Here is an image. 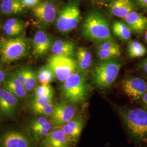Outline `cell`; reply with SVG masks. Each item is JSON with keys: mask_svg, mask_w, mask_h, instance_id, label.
<instances>
[{"mask_svg": "<svg viewBox=\"0 0 147 147\" xmlns=\"http://www.w3.org/2000/svg\"><path fill=\"white\" fill-rule=\"evenodd\" d=\"M135 1L138 5L147 10V0H135Z\"/></svg>", "mask_w": 147, "mask_h": 147, "instance_id": "cell-36", "label": "cell"}, {"mask_svg": "<svg viewBox=\"0 0 147 147\" xmlns=\"http://www.w3.org/2000/svg\"><path fill=\"white\" fill-rule=\"evenodd\" d=\"M55 108V105L53 103L50 104L49 105L45 106L42 107H40L38 109H34L32 110L33 112L35 114L40 116H44V117H49L52 115L53 111Z\"/></svg>", "mask_w": 147, "mask_h": 147, "instance_id": "cell-30", "label": "cell"}, {"mask_svg": "<svg viewBox=\"0 0 147 147\" xmlns=\"http://www.w3.org/2000/svg\"><path fill=\"white\" fill-rule=\"evenodd\" d=\"M15 75L18 80L24 85L26 79L27 69H21L18 71Z\"/></svg>", "mask_w": 147, "mask_h": 147, "instance_id": "cell-34", "label": "cell"}, {"mask_svg": "<svg viewBox=\"0 0 147 147\" xmlns=\"http://www.w3.org/2000/svg\"><path fill=\"white\" fill-rule=\"evenodd\" d=\"M96 53L101 61L113 59L120 56L121 54L120 47L115 40L99 42L96 47Z\"/></svg>", "mask_w": 147, "mask_h": 147, "instance_id": "cell-14", "label": "cell"}, {"mask_svg": "<svg viewBox=\"0 0 147 147\" xmlns=\"http://www.w3.org/2000/svg\"><path fill=\"white\" fill-rule=\"evenodd\" d=\"M0 7L1 11L7 15L21 13L25 9L21 0H2Z\"/></svg>", "mask_w": 147, "mask_h": 147, "instance_id": "cell-22", "label": "cell"}, {"mask_svg": "<svg viewBox=\"0 0 147 147\" xmlns=\"http://www.w3.org/2000/svg\"><path fill=\"white\" fill-rule=\"evenodd\" d=\"M53 89L50 84H41L35 89V96L53 98Z\"/></svg>", "mask_w": 147, "mask_h": 147, "instance_id": "cell-29", "label": "cell"}, {"mask_svg": "<svg viewBox=\"0 0 147 147\" xmlns=\"http://www.w3.org/2000/svg\"><path fill=\"white\" fill-rule=\"evenodd\" d=\"M82 34L88 39L98 42L114 40L107 19L97 11L91 12L85 18L82 27Z\"/></svg>", "mask_w": 147, "mask_h": 147, "instance_id": "cell-1", "label": "cell"}, {"mask_svg": "<svg viewBox=\"0 0 147 147\" xmlns=\"http://www.w3.org/2000/svg\"><path fill=\"white\" fill-rule=\"evenodd\" d=\"M58 5L50 0H43L33 8V13L38 20L45 25L53 23L57 18Z\"/></svg>", "mask_w": 147, "mask_h": 147, "instance_id": "cell-8", "label": "cell"}, {"mask_svg": "<svg viewBox=\"0 0 147 147\" xmlns=\"http://www.w3.org/2000/svg\"><path fill=\"white\" fill-rule=\"evenodd\" d=\"M142 100L143 101V104H144V105L146 106V107L147 108V92L143 96Z\"/></svg>", "mask_w": 147, "mask_h": 147, "instance_id": "cell-39", "label": "cell"}, {"mask_svg": "<svg viewBox=\"0 0 147 147\" xmlns=\"http://www.w3.org/2000/svg\"><path fill=\"white\" fill-rule=\"evenodd\" d=\"M24 7L34 8L39 3V0H21Z\"/></svg>", "mask_w": 147, "mask_h": 147, "instance_id": "cell-35", "label": "cell"}, {"mask_svg": "<svg viewBox=\"0 0 147 147\" xmlns=\"http://www.w3.org/2000/svg\"><path fill=\"white\" fill-rule=\"evenodd\" d=\"M75 44L69 40H56L52 44L51 51L55 55L73 57L76 53Z\"/></svg>", "mask_w": 147, "mask_h": 147, "instance_id": "cell-19", "label": "cell"}, {"mask_svg": "<svg viewBox=\"0 0 147 147\" xmlns=\"http://www.w3.org/2000/svg\"><path fill=\"white\" fill-rule=\"evenodd\" d=\"M0 30H1V26H0Z\"/></svg>", "mask_w": 147, "mask_h": 147, "instance_id": "cell-42", "label": "cell"}, {"mask_svg": "<svg viewBox=\"0 0 147 147\" xmlns=\"http://www.w3.org/2000/svg\"><path fill=\"white\" fill-rule=\"evenodd\" d=\"M6 79L7 78L5 71L0 68V84L3 83Z\"/></svg>", "mask_w": 147, "mask_h": 147, "instance_id": "cell-37", "label": "cell"}, {"mask_svg": "<svg viewBox=\"0 0 147 147\" xmlns=\"http://www.w3.org/2000/svg\"><path fill=\"white\" fill-rule=\"evenodd\" d=\"M3 30L5 32V34L10 37L18 36L22 32L20 29L8 26L5 24L3 25Z\"/></svg>", "mask_w": 147, "mask_h": 147, "instance_id": "cell-33", "label": "cell"}, {"mask_svg": "<svg viewBox=\"0 0 147 147\" xmlns=\"http://www.w3.org/2000/svg\"><path fill=\"white\" fill-rule=\"evenodd\" d=\"M47 65L53 70L55 78L61 82H64L77 68L76 62L72 57L62 55H54L49 57Z\"/></svg>", "mask_w": 147, "mask_h": 147, "instance_id": "cell-7", "label": "cell"}, {"mask_svg": "<svg viewBox=\"0 0 147 147\" xmlns=\"http://www.w3.org/2000/svg\"><path fill=\"white\" fill-rule=\"evenodd\" d=\"M100 1H105V0H100Z\"/></svg>", "mask_w": 147, "mask_h": 147, "instance_id": "cell-41", "label": "cell"}, {"mask_svg": "<svg viewBox=\"0 0 147 147\" xmlns=\"http://www.w3.org/2000/svg\"><path fill=\"white\" fill-rule=\"evenodd\" d=\"M76 113V109L72 105L61 102L55 106L53 114L51 116L53 125L60 127L71 121Z\"/></svg>", "mask_w": 147, "mask_h": 147, "instance_id": "cell-11", "label": "cell"}, {"mask_svg": "<svg viewBox=\"0 0 147 147\" xmlns=\"http://www.w3.org/2000/svg\"><path fill=\"white\" fill-rule=\"evenodd\" d=\"M145 39H146V40L147 42V30L146 32V34H145Z\"/></svg>", "mask_w": 147, "mask_h": 147, "instance_id": "cell-40", "label": "cell"}, {"mask_svg": "<svg viewBox=\"0 0 147 147\" xmlns=\"http://www.w3.org/2000/svg\"><path fill=\"white\" fill-rule=\"evenodd\" d=\"M80 20V10L78 0H71L59 11L56 19V27L63 33L75 29Z\"/></svg>", "mask_w": 147, "mask_h": 147, "instance_id": "cell-6", "label": "cell"}, {"mask_svg": "<svg viewBox=\"0 0 147 147\" xmlns=\"http://www.w3.org/2000/svg\"><path fill=\"white\" fill-rule=\"evenodd\" d=\"M49 121H50L47 119V117L40 116L30 121L28 125V128L29 129H32L34 128L40 127L47 124Z\"/></svg>", "mask_w": 147, "mask_h": 147, "instance_id": "cell-31", "label": "cell"}, {"mask_svg": "<svg viewBox=\"0 0 147 147\" xmlns=\"http://www.w3.org/2000/svg\"><path fill=\"white\" fill-rule=\"evenodd\" d=\"M52 47L51 39L47 33L42 31L36 32L32 39L33 54L37 57L45 55Z\"/></svg>", "mask_w": 147, "mask_h": 147, "instance_id": "cell-15", "label": "cell"}, {"mask_svg": "<svg viewBox=\"0 0 147 147\" xmlns=\"http://www.w3.org/2000/svg\"><path fill=\"white\" fill-rule=\"evenodd\" d=\"M130 30L136 33H142L147 28V17L133 11L124 18Z\"/></svg>", "mask_w": 147, "mask_h": 147, "instance_id": "cell-18", "label": "cell"}, {"mask_svg": "<svg viewBox=\"0 0 147 147\" xmlns=\"http://www.w3.org/2000/svg\"><path fill=\"white\" fill-rule=\"evenodd\" d=\"M112 32L113 34L124 41H127L130 39L131 30L126 24L121 21H115L112 25Z\"/></svg>", "mask_w": 147, "mask_h": 147, "instance_id": "cell-23", "label": "cell"}, {"mask_svg": "<svg viewBox=\"0 0 147 147\" xmlns=\"http://www.w3.org/2000/svg\"><path fill=\"white\" fill-rule=\"evenodd\" d=\"M127 51L130 57L134 58L144 56L147 50L142 43L138 41H131L129 43Z\"/></svg>", "mask_w": 147, "mask_h": 147, "instance_id": "cell-24", "label": "cell"}, {"mask_svg": "<svg viewBox=\"0 0 147 147\" xmlns=\"http://www.w3.org/2000/svg\"><path fill=\"white\" fill-rule=\"evenodd\" d=\"M5 24L9 26L20 29L22 31H23L24 29V24L23 22L20 20L14 18L7 19Z\"/></svg>", "mask_w": 147, "mask_h": 147, "instance_id": "cell-32", "label": "cell"}, {"mask_svg": "<svg viewBox=\"0 0 147 147\" xmlns=\"http://www.w3.org/2000/svg\"><path fill=\"white\" fill-rule=\"evenodd\" d=\"M141 68L147 74V58L141 63Z\"/></svg>", "mask_w": 147, "mask_h": 147, "instance_id": "cell-38", "label": "cell"}, {"mask_svg": "<svg viewBox=\"0 0 147 147\" xmlns=\"http://www.w3.org/2000/svg\"><path fill=\"white\" fill-rule=\"evenodd\" d=\"M70 143L62 129L58 127L42 138L40 147H70Z\"/></svg>", "mask_w": 147, "mask_h": 147, "instance_id": "cell-13", "label": "cell"}, {"mask_svg": "<svg viewBox=\"0 0 147 147\" xmlns=\"http://www.w3.org/2000/svg\"><path fill=\"white\" fill-rule=\"evenodd\" d=\"M29 42L26 38L16 37L0 40V56L3 63H10L26 56Z\"/></svg>", "mask_w": 147, "mask_h": 147, "instance_id": "cell-3", "label": "cell"}, {"mask_svg": "<svg viewBox=\"0 0 147 147\" xmlns=\"http://www.w3.org/2000/svg\"><path fill=\"white\" fill-rule=\"evenodd\" d=\"M63 82L62 92L66 100L73 104H79L86 99L88 88L82 74L74 72Z\"/></svg>", "mask_w": 147, "mask_h": 147, "instance_id": "cell-4", "label": "cell"}, {"mask_svg": "<svg viewBox=\"0 0 147 147\" xmlns=\"http://www.w3.org/2000/svg\"><path fill=\"white\" fill-rule=\"evenodd\" d=\"M53 102V98L49 97H40L34 96L30 101V105L32 110L42 107L51 104Z\"/></svg>", "mask_w": 147, "mask_h": 147, "instance_id": "cell-27", "label": "cell"}, {"mask_svg": "<svg viewBox=\"0 0 147 147\" xmlns=\"http://www.w3.org/2000/svg\"><path fill=\"white\" fill-rule=\"evenodd\" d=\"M76 64L79 73L82 75L89 69L92 63V55L85 47H81L76 51Z\"/></svg>", "mask_w": 147, "mask_h": 147, "instance_id": "cell-20", "label": "cell"}, {"mask_svg": "<svg viewBox=\"0 0 147 147\" xmlns=\"http://www.w3.org/2000/svg\"><path fill=\"white\" fill-rule=\"evenodd\" d=\"M123 91L132 100L142 99L147 92V84L144 80L138 78H130L125 79L122 82Z\"/></svg>", "mask_w": 147, "mask_h": 147, "instance_id": "cell-10", "label": "cell"}, {"mask_svg": "<svg viewBox=\"0 0 147 147\" xmlns=\"http://www.w3.org/2000/svg\"><path fill=\"white\" fill-rule=\"evenodd\" d=\"M84 125L82 118L76 117L60 126L70 142L75 143L78 141Z\"/></svg>", "mask_w": 147, "mask_h": 147, "instance_id": "cell-16", "label": "cell"}, {"mask_svg": "<svg viewBox=\"0 0 147 147\" xmlns=\"http://www.w3.org/2000/svg\"><path fill=\"white\" fill-rule=\"evenodd\" d=\"M0 147H33L32 139L24 133L11 130L0 137Z\"/></svg>", "mask_w": 147, "mask_h": 147, "instance_id": "cell-9", "label": "cell"}, {"mask_svg": "<svg viewBox=\"0 0 147 147\" xmlns=\"http://www.w3.org/2000/svg\"><path fill=\"white\" fill-rule=\"evenodd\" d=\"M18 104V98L4 88H0V115L10 118L16 113Z\"/></svg>", "mask_w": 147, "mask_h": 147, "instance_id": "cell-12", "label": "cell"}, {"mask_svg": "<svg viewBox=\"0 0 147 147\" xmlns=\"http://www.w3.org/2000/svg\"><path fill=\"white\" fill-rule=\"evenodd\" d=\"M124 124L132 136L140 141L147 139V111L141 109L119 111Z\"/></svg>", "mask_w": 147, "mask_h": 147, "instance_id": "cell-2", "label": "cell"}, {"mask_svg": "<svg viewBox=\"0 0 147 147\" xmlns=\"http://www.w3.org/2000/svg\"><path fill=\"white\" fill-rule=\"evenodd\" d=\"M55 78L53 70L48 65L42 67L37 74L38 81L41 84H50Z\"/></svg>", "mask_w": 147, "mask_h": 147, "instance_id": "cell-25", "label": "cell"}, {"mask_svg": "<svg viewBox=\"0 0 147 147\" xmlns=\"http://www.w3.org/2000/svg\"><path fill=\"white\" fill-rule=\"evenodd\" d=\"M134 9L135 6L131 0H113L109 5L111 13L121 18H125Z\"/></svg>", "mask_w": 147, "mask_h": 147, "instance_id": "cell-17", "label": "cell"}, {"mask_svg": "<svg viewBox=\"0 0 147 147\" xmlns=\"http://www.w3.org/2000/svg\"><path fill=\"white\" fill-rule=\"evenodd\" d=\"M121 68V63L116 60L102 61L93 71V80L94 84L101 88L110 87L116 81Z\"/></svg>", "mask_w": 147, "mask_h": 147, "instance_id": "cell-5", "label": "cell"}, {"mask_svg": "<svg viewBox=\"0 0 147 147\" xmlns=\"http://www.w3.org/2000/svg\"><path fill=\"white\" fill-rule=\"evenodd\" d=\"M53 126V123L50 121L47 124L44 126L29 129V130L32 137L34 140L38 141L41 139L42 140L43 138L47 136L50 132L52 130Z\"/></svg>", "mask_w": 147, "mask_h": 147, "instance_id": "cell-26", "label": "cell"}, {"mask_svg": "<svg viewBox=\"0 0 147 147\" xmlns=\"http://www.w3.org/2000/svg\"><path fill=\"white\" fill-rule=\"evenodd\" d=\"M3 83L4 87L17 98H24L26 95L27 92L24 85L18 80L15 75L5 79Z\"/></svg>", "mask_w": 147, "mask_h": 147, "instance_id": "cell-21", "label": "cell"}, {"mask_svg": "<svg viewBox=\"0 0 147 147\" xmlns=\"http://www.w3.org/2000/svg\"><path fill=\"white\" fill-rule=\"evenodd\" d=\"M37 75L31 69H27L26 79L24 84V87L27 92H30L34 89L37 84Z\"/></svg>", "mask_w": 147, "mask_h": 147, "instance_id": "cell-28", "label": "cell"}]
</instances>
